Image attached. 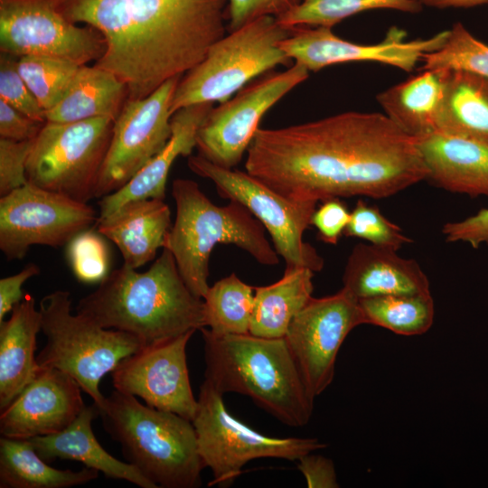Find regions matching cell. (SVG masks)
<instances>
[{
    "instance_id": "6da1fadb",
    "label": "cell",
    "mask_w": 488,
    "mask_h": 488,
    "mask_svg": "<svg viewBox=\"0 0 488 488\" xmlns=\"http://www.w3.org/2000/svg\"><path fill=\"white\" fill-rule=\"evenodd\" d=\"M246 172L286 198L392 196L427 170L416 140L384 113L349 111L280 128H258Z\"/></svg>"
},
{
    "instance_id": "7a4b0ae2",
    "label": "cell",
    "mask_w": 488,
    "mask_h": 488,
    "mask_svg": "<svg viewBox=\"0 0 488 488\" xmlns=\"http://www.w3.org/2000/svg\"><path fill=\"white\" fill-rule=\"evenodd\" d=\"M59 6L103 35L106 50L94 65L119 78L128 99L192 70L228 22V0H59Z\"/></svg>"
},
{
    "instance_id": "3957f363",
    "label": "cell",
    "mask_w": 488,
    "mask_h": 488,
    "mask_svg": "<svg viewBox=\"0 0 488 488\" xmlns=\"http://www.w3.org/2000/svg\"><path fill=\"white\" fill-rule=\"evenodd\" d=\"M76 313L145 345L205 327L203 301L188 288L167 249L145 272L125 265L109 272L79 301Z\"/></svg>"
},
{
    "instance_id": "277c9868",
    "label": "cell",
    "mask_w": 488,
    "mask_h": 488,
    "mask_svg": "<svg viewBox=\"0 0 488 488\" xmlns=\"http://www.w3.org/2000/svg\"><path fill=\"white\" fill-rule=\"evenodd\" d=\"M205 380L222 394L249 397L257 406L291 427L305 426L314 399L309 395L285 338L215 335L201 329Z\"/></svg>"
},
{
    "instance_id": "5b68a950",
    "label": "cell",
    "mask_w": 488,
    "mask_h": 488,
    "mask_svg": "<svg viewBox=\"0 0 488 488\" xmlns=\"http://www.w3.org/2000/svg\"><path fill=\"white\" fill-rule=\"evenodd\" d=\"M172 195L176 208L163 249L174 256L177 268L191 292L203 298L210 286L209 262L217 244H232L264 266H276L279 256L266 238L265 228L242 204L235 201L214 204L195 181L178 178Z\"/></svg>"
},
{
    "instance_id": "8992f818",
    "label": "cell",
    "mask_w": 488,
    "mask_h": 488,
    "mask_svg": "<svg viewBox=\"0 0 488 488\" xmlns=\"http://www.w3.org/2000/svg\"><path fill=\"white\" fill-rule=\"evenodd\" d=\"M99 416L127 462L157 488L202 485L205 465L191 420L143 405L136 396L116 389L106 397Z\"/></svg>"
},
{
    "instance_id": "52a82bcc",
    "label": "cell",
    "mask_w": 488,
    "mask_h": 488,
    "mask_svg": "<svg viewBox=\"0 0 488 488\" xmlns=\"http://www.w3.org/2000/svg\"><path fill=\"white\" fill-rule=\"evenodd\" d=\"M46 343L36 356L41 368H54L72 377L99 408L106 397L101 379L120 361L145 344L128 333L108 329L76 313L69 291L56 290L40 302Z\"/></svg>"
},
{
    "instance_id": "ba28073f",
    "label": "cell",
    "mask_w": 488,
    "mask_h": 488,
    "mask_svg": "<svg viewBox=\"0 0 488 488\" xmlns=\"http://www.w3.org/2000/svg\"><path fill=\"white\" fill-rule=\"evenodd\" d=\"M293 28L262 16L215 42L205 58L180 80L171 112L201 103H223L254 78L291 59L280 48Z\"/></svg>"
},
{
    "instance_id": "9c48e42d",
    "label": "cell",
    "mask_w": 488,
    "mask_h": 488,
    "mask_svg": "<svg viewBox=\"0 0 488 488\" xmlns=\"http://www.w3.org/2000/svg\"><path fill=\"white\" fill-rule=\"evenodd\" d=\"M192 422L199 454L213 475L209 486L230 485L242 473V467L253 459L298 461L327 446L314 437H275L254 430L227 410L223 394L208 380L201 386Z\"/></svg>"
},
{
    "instance_id": "30bf717a",
    "label": "cell",
    "mask_w": 488,
    "mask_h": 488,
    "mask_svg": "<svg viewBox=\"0 0 488 488\" xmlns=\"http://www.w3.org/2000/svg\"><path fill=\"white\" fill-rule=\"evenodd\" d=\"M113 123L109 117L46 121L33 139L26 162L27 181L79 202L96 198Z\"/></svg>"
},
{
    "instance_id": "8fae6325",
    "label": "cell",
    "mask_w": 488,
    "mask_h": 488,
    "mask_svg": "<svg viewBox=\"0 0 488 488\" xmlns=\"http://www.w3.org/2000/svg\"><path fill=\"white\" fill-rule=\"evenodd\" d=\"M187 164L195 174L211 181L221 197L250 211L269 233L286 267H307L314 273L323 269V257L304 240L317 202L290 200L249 173L219 166L199 154L188 156Z\"/></svg>"
},
{
    "instance_id": "7c38bea8",
    "label": "cell",
    "mask_w": 488,
    "mask_h": 488,
    "mask_svg": "<svg viewBox=\"0 0 488 488\" xmlns=\"http://www.w3.org/2000/svg\"><path fill=\"white\" fill-rule=\"evenodd\" d=\"M105 50L99 31L70 21L59 0H0L1 53L51 56L88 65Z\"/></svg>"
},
{
    "instance_id": "4fadbf2b",
    "label": "cell",
    "mask_w": 488,
    "mask_h": 488,
    "mask_svg": "<svg viewBox=\"0 0 488 488\" xmlns=\"http://www.w3.org/2000/svg\"><path fill=\"white\" fill-rule=\"evenodd\" d=\"M98 219L87 202L27 182L0 198V249L8 260L22 259L34 245L68 244Z\"/></svg>"
},
{
    "instance_id": "5bb4252c",
    "label": "cell",
    "mask_w": 488,
    "mask_h": 488,
    "mask_svg": "<svg viewBox=\"0 0 488 488\" xmlns=\"http://www.w3.org/2000/svg\"><path fill=\"white\" fill-rule=\"evenodd\" d=\"M308 77L309 70L295 62L284 71L269 72L246 85L234 98L212 108L197 133L199 155L219 166L234 168L247 153L263 116Z\"/></svg>"
},
{
    "instance_id": "9a60e30c",
    "label": "cell",
    "mask_w": 488,
    "mask_h": 488,
    "mask_svg": "<svg viewBox=\"0 0 488 488\" xmlns=\"http://www.w3.org/2000/svg\"><path fill=\"white\" fill-rule=\"evenodd\" d=\"M182 78L165 81L145 98L127 99L113 123L96 198L122 188L165 146L172 136L171 105Z\"/></svg>"
},
{
    "instance_id": "2e32d148",
    "label": "cell",
    "mask_w": 488,
    "mask_h": 488,
    "mask_svg": "<svg viewBox=\"0 0 488 488\" xmlns=\"http://www.w3.org/2000/svg\"><path fill=\"white\" fill-rule=\"evenodd\" d=\"M361 324L365 319L359 300L344 288L312 296L292 320L284 338L312 399L332 383L339 350Z\"/></svg>"
},
{
    "instance_id": "e0dca14e",
    "label": "cell",
    "mask_w": 488,
    "mask_h": 488,
    "mask_svg": "<svg viewBox=\"0 0 488 488\" xmlns=\"http://www.w3.org/2000/svg\"><path fill=\"white\" fill-rule=\"evenodd\" d=\"M194 332L145 345L122 359L111 371L114 389L192 421L198 399L190 383L186 346Z\"/></svg>"
},
{
    "instance_id": "ac0fdd59",
    "label": "cell",
    "mask_w": 488,
    "mask_h": 488,
    "mask_svg": "<svg viewBox=\"0 0 488 488\" xmlns=\"http://www.w3.org/2000/svg\"><path fill=\"white\" fill-rule=\"evenodd\" d=\"M447 35L446 30L427 39L407 41V33L392 26L380 42L360 44L337 36L329 27L297 26L280 42V48L309 71L339 63L372 61L410 72L424 54L439 49Z\"/></svg>"
},
{
    "instance_id": "d6986e66",
    "label": "cell",
    "mask_w": 488,
    "mask_h": 488,
    "mask_svg": "<svg viewBox=\"0 0 488 488\" xmlns=\"http://www.w3.org/2000/svg\"><path fill=\"white\" fill-rule=\"evenodd\" d=\"M81 391L65 372L40 367L34 379L1 410L0 434L31 439L64 430L85 408Z\"/></svg>"
},
{
    "instance_id": "ffe728a7",
    "label": "cell",
    "mask_w": 488,
    "mask_h": 488,
    "mask_svg": "<svg viewBox=\"0 0 488 488\" xmlns=\"http://www.w3.org/2000/svg\"><path fill=\"white\" fill-rule=\"evenodd\" d=\"M212 108V103H201L177 110L172 117V136L165 146L122 188L101 197L98 221L110 216L132 201L164 200L173 164L179 156L192 155L196 147L198 130Z\"/></svg>"
},
{
    "instance_id": "44dd1931",
    "label": "cell",
    "mask_w": 488,
    "mask_h": 488,
    "mask_svg": "<svg viewBox=\"0 0 488 488\" xmlns=\"http://www.w3.org/2000/svg\"><path fill=\"white\" fill-rule=\"evenodd\" d=\"M343 285L358 300L430 292L428 278L416 260L370 243H359L352 249L345 264Z\"/></svg>"
},
{
    "instance_id": "7402d4cb",
    "label": "cell",
    "mask_w": 488,
    "mask_h": 488,
    "mask_svg": "<svg viewBox=\"0 0 488 488\" xmlns=\"http://www.w3.org/2000/svg\"><path fill=\"white\" fill-rule=\"evenodd\" d=\"M415 140L427 170V180L452 192L488 195L487 144L440 132Z\"/></svg>"
},
{
    "instance_id": "603a6c76",
    "label": "cell",
    "mask_w": 488,
    "mask_h": 488,
    "mask_svg": "<svg viewBox=\"0 0 488 488\" xmlns=\"http://www.w3.org/2000/svg\"><path fill=\"white\" fill-rule=\"evenodd\" d=\"M96 224L98 232L121 252L123 265L137 269L164 248L172 226L171 211L164 200H136L124 204Z\"/></svg>"
},
{
    "instance_id": "cb8c5ba5",
    "label": "cell",
    "mask_w": 488,
    "mask_h": 488,
    "mask_svg": "<svg viewBox=\"0 0 488 488\" xmlns=\"http://www.w3.org/2000/svg\"><path fill=\"white\" fill-rule=\"evenodd\" d=\"M99 416L94 403L85 406L77 418L64 430L30 441L40 456L47 462L53 459L74 460L102 473L106 477L124 480L141 488H157L138 469L108 453L96 438L92 421Z\"/></svg>"
},
{
    "instance_id": "d4e9b609",
    "label": "cell",
    "mask_w": 488,
    "mask_h": 488,
    "mask_svg": "<svg viewBox=\"0 0 488 488\" xmlns=\"http://www.w3.org/2000/svg\"><path fill=\"white\" fill-rule=\"evenodd\" d=\"M42 314L29 293L0 323V409L6 408L36 376V337Z\"/></svg>"
},
{
    "instance_id": "484cf974",
    "label": "cell",
    "mask_w": 488,
    "mask_h": 488,
    "mask_svg": "<svg viewBox=\"0 0 488 488\" xmlns=\"http://www.w3.org/2000/svg\"><path fill=\"white\" fill-rule=\"evenodd\" d=\"M446 70H420L376 97L384 114L413 137L436 131Z\"/></svg>"
},
{
    "instance_id": "4316f807",
    "label": "cell",
    "mask_w": 488,
    "mask_h": 488,
    "mask_svg": "<svg viewBox=\"0 0 488 488\" xmlns=\"http://www.w3.org/2000/svg\"><path fill=\"white\" fill-rule=\"evenodd\" d=\"M128 99L126 84L111 71L81 65L60 101L45 112L46 121L68 123L94 117L115 121Z\"/></svg>"
},
{
    "instance_id": "83f0119b",
    "label": "cell",
    "mask_w": 488,
    "mask_h": 488,
    "mask_svg": "<svg viewBox=\"0 0 488 488\" xmlns=\"http://www.w3.org/2000/svg\"><path fill=\"white\" fill-rule=\"evenodd\" d=\"M488 145V79L446 70L436 131Z\"/></svg>"
},
{
    "instance_id": "f1b7e54d",
    "label": "cell",
    "mask_w": 488,
    "mask_h": 488,
    "mask_svg": "<svg viewBox=\"0 0 488 488\" xmlns=\"http://www.w3.org/2000/svg\"><path fill=\"white\" fill-rule=\"evenodd\" d=\"M314 274L307 267H286L279 280L255 287L249 333L284 338L294 317L312 297Z\"/></svg>"
},
{
    "instance_id": "f546056e",
    "label": "cell",
    "mask_w": 488,
    "mask_h": 488,
    "mask_svg": "<svg viewBox=\"0 0 488 488\" xmlns=\"http://www.w3.org/2000/svg\"><path fill=\"white\" fill-rule=\"evenodd\" d=\"M99 473L87 466L80 471L54 468L30 439L0 438V488H70L97 479Z\"/></svg>"
},
{
    "instance_id": "4dcf8cb0",
    "label": "cell",
    "mask_w": 488,
    "mask_h": 488,
    "mask_svg": "<svg viewBox=\"0 0 488 488\" xmlns=\"http://www.w3.org/2000/svg\"><path fill=\"white\" fill-rule=\"evenodd\" d=\"M365 324L403 336L427 333L434 323L431 293L388 295L359 300Z\"/></svg>"
},
{
    "instance_id": "1f68e13d",
    "label": "cell",
    "mask_w": 488,
    "mask_h": 488,
    "mask_svg": "<svg viewBox=\"0 0 488 488\" xmlns=\"http://www.w3.org/2000/svg\"><path fill=\"white\" fill-rule=\"evenodd\" d=\"M254 294L234 273L220 279L202 298L205 326L215 335L249 333Z\"/></svg>"
},
{
    "instance_id": "d6a6232c",
    "label": "cell",
    "mask_w": 488,
    "mask_h": 488,
    "mask_svg": "<svg viewBox=\"0 0 488 488\" xmlns=\"http://www.w3.org/2000/svg\"><path fill=\"white\" fill-rule=\"evenodd\" d=\"M392 9L417 14L423 5L418 0H302V2L277 17L280 24L287 28L297 26H324L333 28L342 21L357 14Z\"/></svg>"
},
{
    "instance_id": "836d02e7",
    "label": "cell",
    "mask_w": 488,
    "mask_h": 488,
    "mask_svg": "<svg viewBox=\"0 0 488 488\" xmlns=\"http://www.w3.org/2000/svg\"><path fill=\"white\" fill-rule=\"evenodd\" d=\"M64 59L26 55L17 58V70L46 112L62 98L80 67Z\"/></svg>"
},
{
    "instance_id": "e575fe53",
    "label": "cell",
    "mask_w": 488,
    "mask_h": 488,
    "mask_svg": "<svg viewBox=\"0 0 488 488\" xmlns=\"http://www.w3.org/2000/svg\"><path fill=\"white\" fill-rule=\"evenodd\" d=\"M421 61L420 70H465L488 79V44L459 22L448 30L444 44L424 54Z\"/></svg>"
},
{
    "instance_id": "d590c367",
    "label": "cell",
    "mask_w": 488,
    "mask_h": 488,
    "mask_svg": "<svg viewBox=\"0 0 488 488\" xmlns=\"http://www.w3.org/2000/svg\"><path fill=\"white\" fill-rule=\"evenodd\" d=\"M343 236L359 238L368 243L398 251L412 239L402 230L389 221L375 205L359 200L351 212Z\"/></svg>"
},
{
    "instance_id": "8d00e7d4",
    "label": "cell",
    "mask_w": 488,
    "mask_h": 488,
    "mask_svg": "<svg viewBox=\"0 0 488 488\" xmlns=\"http://www.w3.org/2000/svg\"><path fill=\"white\" fill-rule=\"evenodd\" d=\"M67 245V258L79 281L100 283L108 275L109 250L100 233L86 230Z\"/></svg>"
},
{
    "instance_id": "74e56055",
    "label": "cell",
    "mask_w": 488,
    "mask_h": 488,
    "mask_svg": "<svg viewBox=\"0 0 488 488\" xmlns=\"http://www.w3.org/2000/svg\"><path fill=\"white\" fill-rule=\"evenodd\" d=\"M0 99L29 117L45 123V111L17 70V58L1 53Z\"/></svg>"
},
{
    "instance_id": "f35d334b",
    "label": "cell",
    "mask_w": 488,
    "mask_h": 488,
    "mask_svg": "<svg viewBox=\"0 0 488 488\" xmlns=\"http://www.w3.org/2000/svg\"><path fill=\"white\" fill-rule=\"evenodd\" d=\"M33 140L14 141L0 138V196L22 187L26 178V162Z\"/></svg>"
},
{
    "instance_id": "ab89813d",
    "label": "cell",
    "mask_w": 488,
    "mask_h": 488,
    "mask_svg": "<svg viewBox=\"0 0 488 488\" xmlns=\"http://www.w3.org/2000/svg\"><path fill=\"white\" fill-rule=\"evenodd\" d=\"M301 2L302 0H228L229 32L262 16L277 18Z\"/></svg>"
},
{
    "instance_id": "60d3db41",
    "label": "cell",
    "mask_w": 488,
    "mask_h": 488,
    "mask_svg": "<svg viewBox=\"0 0 488 488\" xmlns=\"http://www.w3.org/2000/svg\"><path fill=\"white\" fill-rule=\"evenodd\" d=\"M351 212L340 198H331L323 202L315 209L311 225L317 230V238L327 244L336 245L343 235L350 221Z\"/></svg>"
},
{
    "instance_id": "b9f144b4",
    "label": "cell",
    "mask_w": 488,
    "mask_h": 488,
    "mask_svg": "<svg viewBox=\"0 0 488 488\" xmlns=\"http://www.w3.org/2000/svg\"><path fill=\"white\" fill-rule=\"evenodd\" d=\"M446 242L463 241L478 249L488 244V208L480 210L463 221L446 222L441 230Z\"/></svg>"
},
{
    "instance_id": "7bdbcfd3",
    "label": "cell",
    "mask_w": 488,
    "mask_h": 488,
    "mask_svg": "<svg viewBox=\"0 0 488 488\" xmlns=\"http://www.w3.org/2000/svg\"><path fill=\"white\" fill-rule=\"evenodd\" d=\"M44 123L36 121L0 99V138L25 141L34 139Z\"/></svg>"
},
{
    "instance_id": "ee69618b",
    "label": "cell",
    "mask_w": 488,
    "mask_h": 488,
    "mask_svg": "<svg viewBox=\"0 0 488 488\" xmlns=\"http://www.w3.org/2000/svg\"><path fill=\"white\" fill-rule=\"evenodd\" d=\"M313 453L301 457L297 464V468L304 475L307 487L338 488L340 485L333 461Z\"/></svg>"
},
{
    "instance_id": "f6af8a7d",
    "label": "cell",
    "mask_w": 488,
    "mask_h": 488,
    "mask_svg": "<svg viewBox=\"0 0 488 488\" xmlns=\"http://www.w3.org/2000/svg\"><path fill=\"white\" fill-rule=\"evenodd\" d=\"M39 274L40 267L34 263H29L18 273L0 279V323L23 298V285Z\"/></svg>"
},
{
    "instance_id": "bcb514c9",
    "label": "cell",
    "mask_w": 488,
    "mask_h": 488,
    "mask_svg": "<svg viewBox=\"0 0 488 488\" xmlns=\"http://www.w3.org/2000/svg\"><path fill=\"white\" fill-rule=\"evenodd\" d=\"M422 5L436 9L471 8L488 4V0H418Z\"/></svg>"
}]
</instances>
